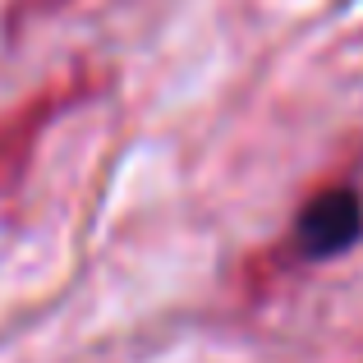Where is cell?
Instances as JSON below:
<instances>
[{"mask_svg": "<svg viewBox=\"0 0 363 363\" xmlns=\"http://www.w3.org/2000/svg\"><path fill=\"white\" fill-rule=\"evenodd\" d=\"M363 230V207L350 189H331V194L313 198L299 216V244L308 257H331L345 253Z\"/></svg>", "mask_w": 363, "mask_h": 363, "instance_id": "obj_1", "label": "cell"}]
</instances>
